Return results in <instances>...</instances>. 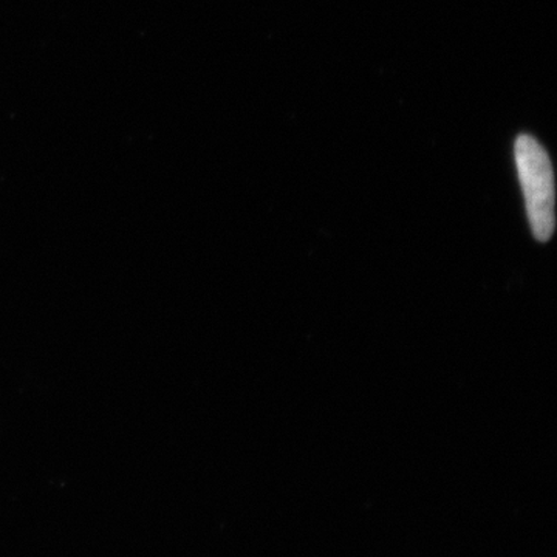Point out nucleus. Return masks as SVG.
Instances as JSON below:
<instances>
[{
  "label": "nucleus",
  "instance_id": "1",
  "mask_svg": "<svg viewBox=\"0 0 557 557\" xmlns=\"http://www.w3.org/2000/svg\"><path fill=\"white\" fill-rule=\"evenodd\" d=\"M527 215L533 236L539 242H548L555 233V174L547 150L531 135H519L515 145Z\"/></svg>",
  "mask_w": 557,
  "mask_h": 557
}]
</instances>
